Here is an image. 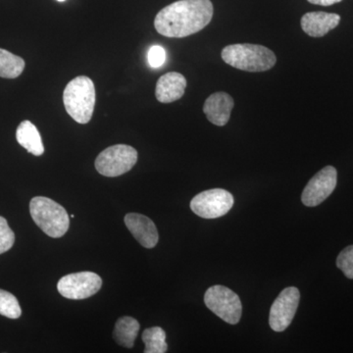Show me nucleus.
Instances as JSON below:
<instances>
[{"label":"nucleus","instance_id":"obj_1","mask_svg":"<svg viewBox=\"0 0 353 353\" xmlns=\"http://www.w3.org/2000/svg\"><path fill=\"white\" fill-rule=\"evenodd\" d=\"M213 13L210 0H179L158 12L154 28L167 38H185L203 30Z\"/></svg>","mask_w":353,"mask_h":353},{"label":"nucleus","instance_id":"obj_2","mask_svg":"<svg viewBox=\"0 0 353 353\" xmlns=\"http://www.w3.org/2000/svg\"><path fill=\"white\" fill-rule=\"evenodd\" d=\"M221 57L225 63L245 72L268 71L277 62L275 53L260 44H231L223 48Z\"/></svg>","mask_w":353,"mask_h":353},{"label":"nucleus","instance_id":"obj_3","mask_svg":"<svg viewBox=\"0 0 353 353\" xmlns=\"http://www.w3.org/2000/svg\"><path fill=\"white\" fill-rule=\"evenodd\" d=\"M63 102L67 113L79 124L92 120L95 105V88L87 76L76 77L65 88Z\"/></svg>","mask_w":353,"mask_h":353},{"label":"nucleus","instance_id":"obj_4","mask_svg":"<svg viewBox=\"0 0 353 353\" xmlns=\"http://www.w3.org/2000/svg\"><path fill=\"white\" fill-rule=\"evenodd\" d=\"M30 213L37 226L50 238H62L68 232L70 219L66 209L48 197H34L30 202Z\"/></svg>","mask_w":353,"mask_h":353},{"label":"nucleus","instance_id":"obj_5","mask_svg":"<svg viewBox=\"0 0 353 353\" xmlns=\"http://www.w3.org/2000/svg\"><path fill=\"white\" fill-rule=\"evenodd\" d=\"M138 161V152L131 145L109 146L95 159V169L101 175L114 178L132 170Z\"/></svg>","mask_w":353,"mask_h":353},{"label":"nucleus","instance_id":"obj_6","mask_svg":"<svg viewBox=\"0 0 353 353\" xmlns=\"http://www.w3.org/2000/svg\"><path fill=\"white\" fill-rule=\"evenodd\" d=\"M204 303L215 315L225 322L236 325L240 322L243 305L240 297L224 285H213L206 290Z\"/></svg>","mask_w":353,"mask_h":353},{"label":"nucleus","instance_id":"obj_7","mask_svg":"<svg viewBox=\"0 0 353 353\" xmlns=\"http://www.w3.org/2000/svg\"><path fill=\"white\" fill-rule=\"evenodd\" d=\"M231 192L223 189L204 190L190 201L192 212L204 219H215L226 215L234 205Z\"/></svg>","mask_w":353,"mask_h":353},{"label":"nucleus","instance_id":"obj_8","mask_svg":"<svg viewBox=\"0 0 353 353\" xmlns=\"http://www.w3.org/2000/svg\"><path fill=\"white\" fill-rule=\"evenodd\" d=\"M102 280L94 272H79L60 279L57 290L62 296L74 301L88 299L101 289Z\"/></svg>","mask_w":353,"mask_h":353},{"label":"nucleus","instance_id":"obj_9","mask_svg":"<svg viewBox=\"0 0 353 353\" xmlns=\"http://www.w3.org/2000/svg\"><path fill=\"white\" fill-rule=\"evenodd\" d=\"M338 172L333 166H326L311 178L304 188L301 201L307 208H314L326 201L336 187Z\"/></svg>","mask_w":353,"mask_h":353},{"label":"nucleus","instance_id":"obj_10","mask_svg":"<svg viewBox=\"0 0 353 353\" xmlns=\"http://www.w3.org/2000/svg\"><path fill=\"white\" fill-rule=\"evenodd\" d=\"M299 290L294 287L287 288L279 294L272 304L269 315V324L273 331L284 332L292 324L299 307Z\"/></svg>","mask_w":353,"mask_h":353},{"label":"nucleus","instance_id":"obj_11","mask_svg":"<svg viewBox=\"0 0 353 353\" xmlns=\"http://www.w3.org/2000/svg\"><path fill=\"white\" fill-rule=\"evenodd\" d=\"M125 224L139 245L145 248L157 246L159 236L157 226L152 219L139 213H129L125 216Z\"/></svg>","mask_w":353,"mask_h":353},{"label":"nucleus","instance_id":"obj_12","mask_svg":"<svg viewBox=\"0 0 353 353\" xmlns=\"http://www.w3.org/2000/svg\"><path fill=\"white\" fill-rule=\"evenodd\" d=\"M234 101L231 95L219 92L211 94L204 102L203 112L209 122L223 127L229 122Z\"/></svg>","mask_w":353,"mask_h":353},{"label":"nucleus","instance_id":"obj_13","mask_svg":"<svg viewBox=\"0 0 353 353\" xmlns=\"http://www.w3.org/2000/svg\"><path fill=\"white\" fill-rule=\"evenodd\" d=\"M341 22V16L334 13L308 12L301 18V29L305 34L312 38H322L334 28L338 27Z\"/></svg>","mask_w":353,"mask_h":353},{"label":"nucleus","instance_id":"obj_14","mask_svg":"<svg viewBox=\"0 0 353 353\" xmlns=\"http://www.w3.org/2000/svg\"><path fill=\"white\" fill-rule=\"evenodd\" d=\"M187 88L185 76L178 72H169L160 77L155 88V97L161 103H171L182 99Z\"/></svg>","mask_w":353,"mask_h":353},{"label":"nucleus","instance_id":"obj_15","mask_svg":"<svg viewBox=\"0 0 353 353\" xmlns=\"http://www.w3.org/2000/svg\"><path fill=\"white\" fill-rule=\"evenodd\" d=\"M18 143L32 153L34 157H41L44 152V146L41 134L37 127L30 121H23L16 131Z\"/></svg>","mask_w":353,"mask_h":353},{"label":"nucleus","instance_id":"obj_16","mask_svg":"<svg viewBox=\"0 0 353 353\" xmlns=\"http://www.w3.org/2000/svg\"><path fill=\"white\" fill-rule=\"evenodd\" d=\"M139 328H141V325L134 318L129 317V316L121 317L116 322L115 329L113 332L114 340L121 347L132 348L134 347L137 336H138Z\"/></svg>","mask_w":353,"mask_h":353},{"label":"nucleus","instance_id":"obj_17","mask_svg":"<svg viewBox=\"0 0 353 353\" xmlns=\"http://www.w3.org/2000/svg\"><path fill=\"white\" fill-rule=\"evenodd\" d=\"M25 69L23 58L0 48V77L6 79L18 78Z\"/></svg>","mask_w":353,"mask_h":353},{"label":"nucleus","instance_id":"obj_18","mask_svg":"<svg viewBox=\"0 0 353 353\" xmlns=\"http://www.w3.org/2000/svg\"><path fill=\"white\" fill-rule=\"evenodd\" d=\"M143 343L145 348V353H165L168 345L166 343V333L160 327H152L145 330L143 333Z\"/></svg>","mask_w":353,"mask_h":353},{"label":"nucleus","instance_id":"obj_19","mask_svg":"<svg viewBox=\"0 0 353 353\" xmlns=\"http://www.w3.org/2000/svg\"><path fill=\"white\" fill-rule=\"evenodd\" d=\"M22 314L19 301L10 292L0 290V315L9 319H18Z\"/></svg>","mask_w":353,"mask_h":353},{"label":"nucleus","instance_id":"obj_20","mask_svg":"<svg viewBox=\"0 0 353 353\" xmlns=\"http://www.w3.org/2000/svg\"><path fill=\"white\" fill-rule=\"evenodd\" d=\"M336 266L343 271L345 277L353 279V245H348L341 250L336 259Z\"/></svg>","mask_w":353,"mask_h":353},{"label":"nucleus","instance_id":"obj_21","mask_svg":"<svg viewBox=\"0 0 353 353\" xmlns=\"http://www.w3.org/2000/svg\"><path fill=\"white\" fill-rule=\"evenodd\" d=\"M15 243V234L6 218L0 216V254L11 250Z\"/></svg>","mask_w":353,"mask_h":353},{"label":"nucleus","instance_id":"obj_22","mask_svg":"<svg viewBox=\"0 0 353 353\" xmlns=\"http://www.w3.org/2000/svg\"><path fill=\"white\" fill-rule=\"evenodd\" d=\"M148 61L152 68H159L166 61V51L162 46H152L148 50Z\"/></svg>","mask_w":353,"mask_h":353},{"label":"nucleus","instance_id":"obj_23","mask_svg":"<svg viewBox=\"0 0 353 353\" xmlns=\"http://www.w3.org/2000/svg\"><path fill=\"white\" fill-rule=\"evenodd\" d=\"M307 1L309 3L315 4V6H330L339 3L341 0H307Z\"/></svg>","mask_w":353,"mask_h":353},{"label":"nucleus","instance_id":"obj_24","mask_svg":"<svg viewBox=\"0 0 353 353\" xmlns=\"http://www.w3.org/2000/svg\"><path fill=\"white\" fill-rule=\"evenodd\" d=\"M57 1L63 2V1H65V0H57Z\"/></svg>","mask_w":353,"mask_h":353}]
</instances>
